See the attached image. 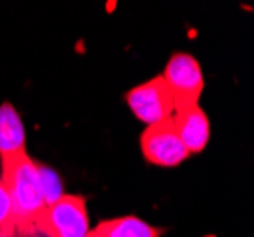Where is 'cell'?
<instances>
[{"label":"cell","instance_id":"obj_6","mask_svg":"<svg viewBox=\"0 0 254 237\" xmlns=\"http://www.w3.org/2000/svg\"><path fill=\"white\" fill-rule=\"evenodd\" d=\"M173 123L190 156L205 150L211 135V123L199 105L177 108L173 112Z\"/></svg>","mask_w":254,"mask_h":237},{"label":"cell","instance_id":"obj_9","mask_svg":"<svg viewBox=\"0 0 254 237\" xmlns=\"http://www.w3.org/2000/svg\"><path fill=\"white\" fill-rule=\"evenodd\" d=\"M36 167V177H38V186H40V194L46 203V209L53 205L61 195H64L63 192V182L59 178V175L53 171L52 167L44 165V163L34 162Z\"/></svg>","mask_w":254,"mask_h":237},{"label":"cell","instance_id":"obj_5","mask_svg":"<svg viewBox=\"0 0 254 237\" xmlns=\"http://www.w3.org/2000/svg\"><path fill=\"white\" fill-rule=\"evenodd\" d=\"M140 150L146 162L159 167H177L190 158L186 146L182 144L175 129L173 118L158 125H148L140 135Z\"/></svg>","mask_w":254,"mask_h":237},{"label":"cell","instance_id":"obj_3","mask_svg":"<svg viewBox=\"0 0 254 237\" xmlns=\"http://www.w3.org/2000/svg\"><path fill=\"white\" fill-rule=\"evenodd\" d=\"M126 101L135 118L144 121L146 125H158L161 121H167L173 118L175 112L173 97L161 76H156L127 91Z\"/></svg>","mask_w":254,"mask_h":237},{"label":"cell","instance_id":"obj_7","mask_svg":"<svg viewBox=\"0 0 254 237\" xmlns=\"http://www.w3.org/2000/svg\"><path fill=\"white\" fill-rule=\"evenodd\" d=\"M25 150L23 121L11 103L0 105V158L17 156Z\"/></svg>","mask_w":254,"mask_h":237},{"label":"cell","instance_id":"obj_4","mask_svg":"<svg viewBox=\"0 0 254 237\" xmlns=\"http://www.w3.org/2000/svg\"><path fill=\"white\" fill-rule=\"evenodd\" d=\"M38 230H46L52 237H85L89 232L85 199L82 195H61L46 209Z\"/></svg>","mask_w":254,"mask_h":237},{"label":"cell","instance_id":"obj_11","mask_svg":"<svg viewBox=\"0 0 254 237\" xmlns=\"http://www.w3.org/2000/svg\"><path fill=\"white\" fill-rule=\"evenodd\" d=\"M0 237H29V234H19L15 228H4L0 230Z\"/></svg>","mask_w":254,"mask_h":237},{"label":"cell","instance_id":"obj_8","mask_svg":"<svg viewBox=\"0 0 254 237\" xmlns=\"http://www.w3.org/2000/svg\"><path fill=\"white\" fill-rule=\"evenodd\" d=\"M99 237H159L161 228H154L138 216H118L101 222L95 228Z\"/></svg>","mask_w":254,"mask_h":237},{"label":"cell","instance_id":"obj_1","mask_svg":"<svg viewBox=\"0 0 254 237\" xmlns=\"http://www.w3.org/2000/svg\"><path fill=\"white\" fill-rule=\"evenodd\" d=\"M2 182L13 209V224L19 234H32L42 224L46 203L40 194L34 160L27 152L0 158Z\"/></svg>","mask_w":254,"mask_h":237},{"label":"cell","instance_id":"obj_2","mask_svg":"<svg viewBox=\"0 0 254 237\" xmlns=\"http://www.w3.org/2000/svg\"><path fill=\"white\" fill-rule=\"evenodd\" d=\"M161 78L173 97L175 110L199 105L203 93V72L193 55L173 54Z\"/></svg>","mask_w":254,"mask_h":237},{"label":"cell","instance_id":"obj_10","mask_svg":"<svg viewBox=\"0 0 254 237\" xmlns=\"http://www.w3.org/2000/svg\"><path fill=\"white\" fill-rule=\"evenodd\" d=\"M4 228H15V224H13V209H11L10 195L0 178V230Z\"/></svg>","mask_w":254,"mask_h":237},{"label":"cell","instance_id":"obj_12","mask_svg":"<svg viewBox=\"0 0 254 237\" xmlns=\"http://www.w3.org/2000/svg\"><path fill=\"white\" fill-rule=\"evenodd\" d=\"M85 237H99V236H97V232H95V230H89V232L85 234Z\"/></svg>","mask_w":254,"mask_h":237}]
</instances>
